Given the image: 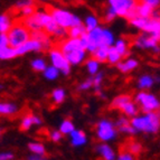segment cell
I'll return each instance as SVG.
<instances>
[{
    "instance_id": "6da1fadb",
    "label": "cell",
    "mask_w": 160,
    "mask_h": 160,
    "mask_svg": "<svg viewBox=\"0 0 160 160\" xmlns=\"http://www.w3.org/2000/svg\"><path fill=\"white\" fill-rule=\"evenodd\" d=\"M64 54L71 66H78L85 63L88 59V52L83 47L80 38H69L62 40L57 46Z\"/></svg>"
},
{
    "instance_id": "7a4b0ae2",
    "label": "cell",
    "mask_w": 160,
    "mask_h": 160,
    "mask_svg": "<svg viewBox=\"0 0 160 160\" xmlns=\"http://www.w3.org/2000/svg\"><path fill=\"white\" fill-rule=\"evenodd\" d=\"M130 123L138 132L155 134L160 130V114L158 112L142 113L131 119Z\"/></svg>"
},
{
    "instance_id": "3957f363",
    "label": "cell",
    "mask_w": 160,
    "mask_h": 160,
    "mask_svg": "<svg viewBox=\"0 0 160 160\" xmlns=\"http://www.w3.org/2000/svg\"><path fill=\"white\" fill-rule=\"evenodd\" d=\"M52 18L58 26L63 27L65 29H71L75 26L83 25V19L78 15L68 11L66 9L58 8V7H52L48 9Z\"/></svg>"
},
{
    "instance_id": "277c9868",
    "label": "cell",
    "mask_w": 160,
    "mask_h": 160,
    "mask_svg": "<svg viewBox=\"0 0 160 160\" xmlns=\"http://www.w3.org/2000/svg\"><path fill=\"white\" fill-rule=\"evenodd\" d=\"M134 102L138 104L142 113L158 112L160 109V100L153 93L148 91H139L134 95Z\"/></svg>"
},
{
    "instance_id": "5b68a950",
    "label": "cell",
    "mask_w": 160,
    "mask_h": 160,
    "mask_svg": "<svg viewBox=\"0 0 160 160\" xmlns=\"http://www.w3.org/2000/svg\"><path fill=\"white\" fill-rule=\"evenodd\" d=\"M7 35H8L9 45L13 48H18L32 38V32L22 24V22L13 24Z\"/></svg>"
},
{
    "instance_id": "8992f818",
    "label": "cell",
    "mask_w": 160,
    "mask_h": 160,
    "mask_svg": "<svg viewBox=\"0 0 160 160\" xmlns=\"http://www.w3.org/2000/svg\"><path fill=\"white\" fill-rule=\"evenodd\" d=\"M52 20H53V18H52L48 10H37L32 16L28 17V18H24L22 22L32 32H37V30H44V28Z\"/></svg>"
},
{
    "instance_id": "52a82bcc",
    "label": "cell",
    "mask_w": 160,
    "mask_h": 160,
    "mask_svg": "<svg viewBox=\"0 0 160 160\" xmlns=\"http://www.w3.org/2000/svg\"><path fill=\"white\" fill-rule=\"evenodd\" d=\"M96 138L102 142H109L118 137V128L114 122L109 119H102L96 123L95 127Z\"/></svg>"
},
{
    "instance_id": "ba28073f",
    "label": "cell",
    "mask_w": 160,
    "mask_h": 160,
    "mask_svg": "<svg viewBox=\"0 0 160 160\" xmlns=\"http://www.w3.org/2000/svg\"><path fill=\"white\" fill-rule=\"evenodd\" d=\"M48 58L51 62V65L56 67L63 75L71 74V67L72 66L58 47H53L48 51Z\"/></svg>"
},
{
    "instance_id": "9c48e42d",
    "label": "cell",
    "mask_w": 160,
    "mask_h": 160,
    "mask_svg": "<svg viewBox=\"0 0 160 160\" xmlns=\"http://www.w3.org/2000/svg\"><path fill=\"white\" fill-rule=\"evenodd\" d=\"M139 0H108V7L115 11L118 17L127 18L129 13L136 10Z\"/></svg>"
},
{
    "instance_id": "30bf717a",
    "label": "cell",
    "mask_w": 160,
    "mask_h": 160,
    "mask_svg": "<svg viewBox=\"0 0 160 160\" xmlns=\"http://www.w3.org/2000/svg\"><path fill=\"white\" fill-rule=\"evenodd\" d=\"M45 51L43 44L39 43L38 40L34 39V38H30L28 42L24 44V45L19 46L18 48H16L17 52V56H24L26 54L29 53H38V52H43Z\"/></svg>"
},
{
    "instance_id": "8fae6325",
    "label": "cell",
    "mask_w": 160,
    "mask_h": 160,
    "mask_svg": "<svg viewBox=\"0 0 160 160\" xmlns=\"http://www.w3.org/2000/svg\"><path fill=\"white\" fill-rule=\"evenodd\" d=\"M159 45L153 38L147 32H141L133 39V46L138 49H153L156 46Z\"/></svg>"
},
{
    "instance_id": "7c38bea8",
    "label": "cell",
    "mask_w": 160,
    "mask_h": 160,
    "mask_svg": "<svg viewBox=\"0 0 160 160\" xmlns=\"http://www.w3.org/2000/svg\"><path fill=\"white\" fill-rule=\"evenodd\" d=\"M43 123L42 118L37 114H26L20 121V130L28 131L34 126H40Z\"/></svg>"
},
{
    "instance_id": "4fadbf2b",
    "label": "cell",
    "mask_w": 160,
    "mask_h": 160,
    "mask_svg": "<svg viewBox=\"0 0 160 160\" xmlns=\"http://www.w3.org/2000/svg\"><path fill=\"white\" fill-rule=\"evenodd\" d=\"M139 66V61L133 57H128V58H124L117 65V68L123 74H127V73H130L132 71H134L136 68H138Z\"/></svg>"
},
{
    "instance_id": "5bb4252c",
    "label": "cell",
    "mask_w": 160,
    "mask_h": 160,
    "mask_svg": "<svg viewBox=\"0 0 160 160\" xmlns=\"http://www.w3.org/2000/svg\"><path fill=\"white\" fill-rule=\"evenodd\" d=\"M96 151L103 160H115V152L108 143H99L96 146Z\"/></svg>"
},
{
    "instance_id": "9a60e30c",
    "label": "cell",
    "mask_w": 160,
    "mask_h": 160,
    "mask_svg": "<svg viewBox=\"0 0 160 160\" xmlns=\"http://www.w3.org/2000/svg\"><path fill=\"white\" fill-rule=\"evenodd\" d=\"M19 112V107L12 102H0V115L11 117Z\"/></svg>"
},
{
    "instance_id": "2e32d148",
    "label": "cell",
    "mask_w": 160,
    "mask_h": 160,
    "mask_svg": "<svg viewBox=\"0 0 160 160\" xmlns=\"http://www.w3.org/2000/svg\"><path fill=\"white\" fill-rule=\"evenodd\" d=\"M155 78H152L149 74H143L137 81V88H139V91H148L149 88H151L155 84Z\"/></svg>"
},
{
    "instance_id": "e0dca14e",
    "label": "cell",
    "mask_w": 160,
    "mask_h": 160,
    "mask_svg": "<svg viewBox=\"0 0 160 160\" xmlns=\"http://www.w3.org/2000/svg\"><path fill=\"white\" fill-rule=\"evenodd\" d=\"M122 112L123 115L128 117L129 119H133L136 118L137 115H139V112H140V109H139L138 104L136 103L134 101L131 100L130 102H128L127 104H124L122 107V109L120 110Z\"/></svg>"
},
{
    "instance_id": "ac0fdd59",
    "label": "cell",
    "mask_w": 160,
    "mask_h": 160,
    "mask_svg": "<svg viewBox=\"0 0 160 160\" xmlns=\"http://www.w3.org/2000/svg\"><path fill=\"white\" fill-rule=\"evenodd\" d=\"M83 25L85 27L86 32H91V30L96 29L98 27H100V18L95 13L90 12L83 19Z\"/></svg>"
},
{
    "instance_id": "d6986e66",
    "label": "cell",
    "mask_w": 160,
    "mask_h": 160,
    "mask_svg": "<svg viewBox=\"0 0 160 160\" xmlns=\"http://www.w3.org/2000/svg\"><path fill=\"white\" fill-rule=\"evenodd\" d=\"M69 140H71V144L74 147H81L84 146L88 141L85 133L81 130H74L72 133L69 134Z\"/></svg>"
},
{
    "instance_id": "ffe728a7",
    "label": "cell",
    "mask_w": 160,
    "mask_h": 160,
    "mask_svg": "<svg viewBox=\"0 0 160 160\" xmlns=\"http://www.w3.org/2000/svg\"><path fill=\"white\" fill-rule=\"evenodd\" d=\"M84 65H85L86 72L88 73V75H91V78H93L94 75H96L99 72H101L100 71L101 63L99 61H96L95 58H93V57H90V58L86 59Z\"/></svg>"
},
{
    "instance_id": "44dd1931",
    "label": "cell",
    "mask_w": 160,
    "mask_h": 160,
    "mask_svg": "<svg viewBox=\"0 0 160 160\" xmlns=\"http://www.w3.org/2000/svg\"><path fill=\"white\" fill-rule=\"evenodd\" d=\"M113 47L115 48V51L120 54L122 57L127 56L130 53V51H129V42L126 38H119V39H117Z\"/></svg>"
},
{
    "instance_id": "7402d4cb",
    "label": "cell",
    "mask_w": 160,
    "mask_h": 160,
    "mask_svg": "<svg viewBox=\"0 0 160 160\" xmlns=\"http://www.w3.org/2000/svg\"><path fill=\"white\" fill-rule=\"evenodd\" d=\"M67 93L65 91V88H56L55 90H53L51 93V99L53 101L54 104H62L63 102L66 100Z\"/></svg>"
},
{
    "instance_id": "603a6c76",
    "label": "cell",
    "mask_w": 160,
    "mask_h": 160,
    "mask_svg": "<svg viewBox=\"0 0 160 160\" xmlns=\"http://www.w3.org/2000/svg\"><path fill=\"white\" fill-rule=\"evenodd\" d=\"M12 20L7 13H0V34H8L12 27Z\"/></svg>"
},
{
    "instance_id": "cb8c5ba5",
    "label": "cell",
    "mask_w": 160,
    "mask_h": 160,
    "mask_svg": "<svg viewBox=\"0 0 160 160\" xmlns=\"http://www.w3.org/2000/svg\"><path fill=\"white\" fill-rule=\"evenodd\" d=\"M137 16L138 17H143V18H151L152 12L155 9L150 7L149 5L143 2H139V5L137 6Z\"/></svg>"
},
{
    "instance_id": "d4e9b609",
    "label": "cell",
    "mask_w": 160,
    "mask_h": 160,
    "mask_svg": "<svg viewBox=\"0 0 160 160\" xmlns=\"http://www.w3.org/2000/svg\"><path fill=\"white\" fill-rule=\"evenodd\" d=\"M17 57L16 48L11 47L10 45L5 46V47H0V59L1 61H9Z\"/></svg>"
},
{
    "instance_id": "484cf974",
    "label": "cell",
    "mask_w": 160,
    "mask_h": 160,
    "mask_svg": "<svg viewBox=\"0 0 160 160\" xmlns=\"http://www.w3.org/2000/svg\"><path fill=\"white\" fill-rule=\"evenodd\" d=\"M109 51H110V47H107V46H100V47L92 54V57L95 58L96 61H99L101 64L102 63H107Z\"/></svg>"
},
{
    "instance_id": "4316f807",
    "label": "cell",
    "mask_w": 160,
    "mask_h": 160,
    "mask_svg": "<svg viewBox=\"0 0 160 160\" xmlns=\"http://www.w3.org/2000/svg\"><path fill=\"white\" fill-rule=\"evenodd\" d=\"M131 100H132L131 99V96L128 95V94H121V95L115 96L114 99L112 100V102H111V107H112L113 109L121 110L123 105L127 104L128 102H130Z\"/></svg>"
},
{
    "instance_id": "83f0119b",
    "label": "cell",
    "mask_w": 160,
    "mask_h": 160,
    "mask_svg": "<svg viewBox=\"0 0 160 160\" xmlns=\"http://www.w3.org/2000/svg\"><path fill=\"white\" fill-rule=\"evenodd\" d=\"M30 66H32V71H35V72L43 73L46 69V67L48 66V64H47V61L44 57H36V58L32 59Z\"/></svg>"
},
{
    "instance_id": "f1b7e54d",
    "label": "cell",
    "mask_w": 160,
    "mask_h": 160,
    "mask_svg": "<svg viewBox=\"0 0 160 160\" xmlns=\"http://www.w3.org/2000/svg\"><path fill=\"white\" fill-rule=\"evenodd\" d=\"M59 74H61V72L56 67H54L53 65H48L45 71L43 72L44 78L47 81H51V82L52 81H56L59 78Z\"/></svg>"
},
{
    "instance_id": "f546056e",
    "label": "cell",
    "mask_w": 160,
    "mask_h": 160,
    "mask_svg": "<svg viewBox=\"0 0 160 160\" xmlns=\"http://www.w3.org/2000/svg\"><path fill=\"white\" fill-rule=\"evenodd\" d=\"M75 130V126L71 119H65L59 124V131L62 134H71Z\"/></svg>"
},
{
    "instance_id": "4dcf8cb0",
    "label": "cell",
    "mask_w": 160,
    "mask_h": 160,
    "mask_svg": "<svg viewBox=\"0 0 160 160\" xmlns=\"http://www.w3.org/2000/svg\"><path fill=\"white\" fill-rule=\"evenodd\" d=\"M122 58H123V57L121 56L120 54L118 53L117 51H115V48L113 47V46H112V47H110L107 63H109L110 65H118L121 61H122Z\"/></svg>"
},
{
    "instance_id": "1f68e13d",
    "label": "cell",
    "mask_w": 160,
    "mask_h": 160,
    "mask_svg": "<svg viewBox=\"0 0 160 160\" xmlns=\"http://www.w3.org/2000/svg\"><path fill=\"white\" fill-rule=\"evenodd\" d=\"M86 29L84 25H81V26H75L71 29H68V37L69 38H81L82 36L86 34Z\"/></svg>"
},
{
    "instance_id": "d6a6232c",
    "label": "cell",
    "mask_w": 160,
    "mask_h": 160,
    "mask_svg": "<svg viewBox=\"0 0 160 160\" xmlns=\"http://www.w3.org/2000/svg\"><path fill=\"white\" fill-rule=\"evenodd\" d=\"M126 149L128 150L129 152H131V153L136 157V156H139L140 153H141L143 147H142V144L140 143V142L133 141V140H132V141H130L128 144H127Z\"/></svg>"
},
{
    "instance_id": "836d02e7",
    "label": "cell",
    "mask_w": 160,
    "mask_h": 160,
    "mask_svg": "<svg viewBox=\"0 0 160 160\" xmlns=\"http://www.w3.org/2000/svg\"><path fill=\"white\" fill-rule=\"evenodd\" d=\"M93 90L95 91V93H99L100 91H102V84L104 81V73L99 72L96 75H94L93 78Z\"/></svg>"
},
{
    "instance_id": "e575fe53",
    "label": "cell",
    "mask_w": 160,
    "mask_h": 160,
    "mask_svg": "<svg viewBox=\"0 0 160 160\" xmlns=\"http://www.w3.org/2000/svg\"><path fill=\"white\" fill-rule=\"evenodd\" d=\"M149 18H143V17H136L132 20H130V25L136 29L140 30V32H143L144 27L147 25V22Z\"/></svg>"
},
{
    "instance_id": "d590c367",
    "label": "cell",
    "mask_w": 160,
    "mask_h": 160,
    "mask_svg": "<svg viewBox=\"0 0 160 160\" xmlns=\"http://www.w3.org/2000/svg\"><path fill=\"white\" fill-rule=\"evenodd\" d=\"M28 148L32 152H34L35 155L38 156H44L46 155V149L44 147V144L39 143V142H30L28 144Z\"/></svg>"
},
{
    "instance_id": "8d00e7d4",
    "label": "cell",
    "mask_w": 160,
    "mask_h": 160,
    "mask_svg": "<svg viewBox=\"0 0 160 160\" xmlns=\"http://www.w3.org/2000/svg\"><path fill=\"white\" fill-rule=\"evenodd\" d=\"M117 18H118V15L115 13V11L112 10V9L110 8V7H108V8L104 10L103 22H105V24H111V22H114Z\"/></svg>"
},
{
    "instance_id": "74e56055",
    "label": "cell",
    "mask_w": 160,
    "mask_h": 160,
    "mask_svg": "<svg viewBox=\"0 0 160 160\" xmlns=\"http://www.w3.org/2000/svg\"><path fill=\"white\" fill-rule=\"evenodd\" d=\"M91 88H93V80H92V78H86V80L81 82L78 85V92H88V91H90Z\"/></svg>"
},
{
    "instance_id": "f35d334b",
    "label": "cell",
    "mask_w": 160,
    "mask_h": 160,
    "mask_svg": "<svg viewBox=\"0 0 160 160\" xmlns=\"http://www.w3.org/2000/svg\"><path fill=\"white\" fill-rule=\"evenodd\" d=\"M15 7L18 10H22L27 7H36V0H18L15 3Z\"/></svg>"
},
{
    "instance_id": "ab89813d",
    "label": "cell",
    "mask_w": 160,
    "mask_h": 160,
    "mask_svg": "<svg viewBox=\"0 0 160 160\" xmlns=\"http://www.w3.org/2000/svg\"><path fill=\"white\" fill-rule=\"evenodd\" d=\"M130 121H131V119H129L128 117H126V115H121V117H119L117 119V121L114 122V124H115V127L118 128V130L120 128H122V127H124V126H128V124H130Z\"/></svg>"
},
{
    "instance_id": "60d3db41",
    "label": "cell",
    "mask_w": 160,
    "mask_h": 160,
    "mask_svg": "<svg viewBox=\"0 0 160 160\" xmlns=\"http://www.w3.org/2000/svg\"><path fill=\"white\" fill-rule=\"evenodd\" d=\"M115 160H134V156L124 148L120 151V153L118 155Z\"/></svg>"
},
{
    "instance_id": "b9f144b4",
    "label": "cell",
    "mask_w": 160,
    "mask_h": 160,
    "mask_svg": "<svg viewBox=\"0 0 160 160\" xmlns=\"http://www.w3.org/2000/svg\"><path fill=\"white\" fill-rule=\"evenodd\" d=\"M36 11H37L36 7H27V8H24V9H22V10H19V12H20L22 19H24V18H28V17L32 16Z\"/></svg>"
},
{
    "instance_id": "7bdbcfd3",
    "label": "cell",
    "mask_w": 160,
    "mask_h": 160,
    "mask_svg": "<svg viewBox=\"0 0 160 160\" xmlns=\"http://www.w3.org/2000/svg\"><path fill=\"white\" fill-rule=\"evenodd\" d=\"M118 131H120L122 133L129 134V136H134V134H137V132H138L133 127L131 126V123L128 124V126H124V127H122V128H120Z\"/></svg>"
},
{
    "instance_id": "ee69618b",
    "label": "cell",
    "mask_w": 160,
    "mask_h": 160,
    "mask_svg": "<svg viewBox=\"0 0 160 160\" xmlns=\"http://www.w3.org/2000/svg\"><path fill=\"white\" fill-rule=\"evenodd\" d=\"M48 137H49V139H51L52 141L58 142V141H61L62 138H63V134L61 133V131L59 130H54V131H51V132L48 133Z\"/></svg>"
},
{
    "instance_id": "f6af8a7d",
    "label": "cell",
    "mask_w": 160,
    "mask_h": 160,
    "mask_svg": "<svg viewBox=\"0 0 160 160\" xmlns=\"http://www.w3.org/2000/svg\"><path fill=\"white\" fill-rule=\"evenodd\" d=\"M141 2L147 3V5H149L153 9H157L160 6V0H141Z\"/></svg>"
},
{
    "instance_id": "bcb514c9",
    "label": "cell",
    "mask_w": 160,
    "mask_h": 160,
    "mask_svg": "<svg viewBox=\"0 0 160 160\" xmlns=\"http://www.w3.org/2000/svg\"><path fill=\"white\" fill-rule=\"evenodd\" d=\"M9 45V39L7 34H0V47H5Z\"/></svg>"
},
{
    "instance_id": "7dc6e473",
    "label": "cell",
    "mask_w": 160,
    "mask_h": 160,
    "mask_svg": "<svg viewBox=\"0 0 160 160\" xmlns=\"http://www.w3.org/2000/svg\"><path fill=\"white\" fill-rule=\"evenodd\" d=\"M13 155L11 152H1L0 153V160H12Z\"/></svg>"
},
{
    "instance_id": "c3c4849f",
    "label": "cell",
    "mask_w": 160,
    "mask_h": 160,
    "mask_svg": "<svg viewBox=\"0 0 160 160\" xmlns=\"http://www.w3.org/2000/svg\"><path fill=\"white\" fill-rule=\"evenodd\" d=\"M29 160H46V158H44V156L34 155V156H30Z\"/></svg>"
},
{
    "instance_id": "681fc988",
    "label": "cell",
    "mask_w": 160,
    "mask_h": 160,
    "mask_svg": "<svg viewBox=\"0 0 160 160\" xmlns=\"http://www.w3.org/2000/svg\"><path fill=\"white\" fill-rule=\"evenodd\" d=\"M96 94H98V96H99L100 99H102V100H105V99H107V94L104 93L103 91H100L99 93H96Z\"/></svg>"
},
{
    "instance_id": "f907efd6",
    "label": "cell",
    "mask_w": 160,
    "mask_h": 160,
    "mask_svg": "<svg viewBox=\"0 0 160 160\" xmlns=\"http://www.w3.org/2000/svg\"><path fill=\"white\" fill-rule=\"evenodd\" d=\"M152 53H155V54H160V45L156 46L153 49H152Z\"/></svg>"
},
{
    "instance_id": "816d5d0a",
    "label": "cell",
    "mask_w": 160,
    "mask_h": 160,
    "mask_svg": "<svg viewBox=\"0 0 160 160\" xmlns=\"http://www.w3.org/2000/svg\"><path fill=\"white\" fill-rule=\"evenodd\" d=\"M2 88H3V85H2V84H0V91H1Z\"/></svg>"
},
{
    "instance_id": "f5cc1de1",
    "label": "cell",
    "mask_w": 160,
    "mask_h": 160,
    "mask_svg": "<svg viewBox=\"0 0 160 160\" xmlns=\"http://www.w3.org/2000/svg\"><path fill=\"white\" fill-rule=\"evenodd\" d=\"M1 134H2V130L0 129V137H1Z\"/></svg>"
},
{
    "instance_id": "db71d44e",
    "label": "cell",
    "mask_w": 160,
    "mask_h": 160,
    "mask_svg": "<svg viewBox=\"0 0 160 160\" xmlns=\"http://www.w3.org/2000/svg\"><path fill=\"white\" fill-rule=\"evenodd\" d=\"M43 1H51V0H43Z\"/></svg>"
},
{
    "instance_id": "11a10c76",
    "label": "cell",
    "mask_w": 160,
    "mask_h": 160,
    "mask_svg": "<svg viewBox=\"0 0 160 160\" xmlns=\"http://www.w3.org/2000/svg\"><path fill=\"white\" fill-rule=\"evenodd\" d=\"M158 113H159V114H160V109H159V110H158Z\"/></svg>"
}]
</instances>
